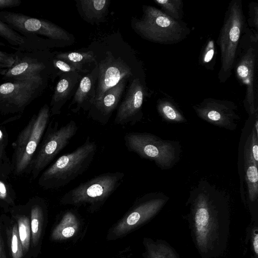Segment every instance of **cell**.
I'll list each match as a JSON object with an SVG mask.
<instances>
[{
  "label": "cell",
  "instance_id": "39",
  "mask_svg": "<svg viewBox=\"0 0 258 258\" xmlns=\"http://www.w3.org/2000/svg\"><path fill=\"white\" fill-rule=\"evenodd\" d=\"M7 196L6 187L4 183L0 181V198L5 200L7 198Z\"/></svg>",
  "mask_w": 258,
  "mask_h": 258
},
{
  "label": "cell",
  "instance_id": "34",
  "mask_svg": "<svg viewBox=\"0 0 258 258\" xmlns=\"http://www.w3.org/2000/svg\"><path fill=\"white\" fill-rule=\"evenodd\" d=\"M258 135L256 134L254 128H253L248 138L249 147L252 157L257 164H258Z\"/></svg>",
  "mask_w": 258,
  "mask_h": 258
},
{
  "label": "cell",
  "instance_id": "13",
  "mask_svg": "<svg viewBox=\"0 0 258 258\" xmlns=\"http://www.w3.org/2000/svg\"><path fill=\"white\" fill-rule=\"evenodd\" d=\"M192 108L201 119L231 131L236 128L240 119L236 104L230 100L206 98Z\"/></svg>",
  "mask_w": 258,
  "mask_h": 258
},
{
  "label": "cell",
  "instance_id": "18",
  "mask_svg": "<svg viewBox=\"0 0 258 258\" xmlns=\"http://www.w3.org/2000/svg\"><path fill=\"white\" fill-rule=\"evenodd\" d=\"M98 67L97 64L92 72L84 77L80 81L70 107L74 112H78L81 108L84 110L90 109L95 98V84L97 81Z\"/></svg>",
  "mask_w": 258,
  "mask_h": 258
},
{
  "label": "cell",
  "instance_id": "22",
  "mask_svg": "<svg viewBox=\"0 0 258 258\" xmlns=\"http://www.w3.org/2000/svg\"><path fill=\"white\" fill-rule=\"evenodd\" d=\"M78 228V221L75 215L71 212H67L59 224L55 228L52 238L61 240L72 237Z\"/></svg>",
  "mask_w": 258,
  "mask_h": 258
},
{
  "label": "cell",
  "instance_id": "9",
  "mask_svg": "<svg viewBox=\"0 0 258 258\" xmlns=\"http://www.w3.org/2000/svg\"><path fill=\"white\" fill-rule=\"evenodd\" d=\"M47 77H35L0 84V113L22 111L47 86Z\"/></svg>",
  "mask_w": 258,
  "mask_h": 258
},
{
  "label": "cell",
  "instance_id": "21",
  "mask_svg": "<svg viewBox=\"0 0 258 258\" xmlns=\"http://www.w3.org/2000/svg\"><path fill=\"white\" fill-rule=\"evenodd\" d=\"M243 155L245 179L248 197L249 200L253 202L257 199L258 196V164L252 157L248 139L244 148Z\"/></svg>",
  "mask_w": 258,
  "mask_h": 258
},
{
  "label": "cell",
  "instance_id": "17",
  "mask_svg": "<svg viewBox=\"0 0 258 258\" xmlns=\"http://www.w3.org/2000/svg\"><path fill=\"white\" fill-rule=\"evenodd\" d=\"M126 80H121L117 85L108 89L99 101L93 103L89 110V117L102 124L107 123L120 100Z\"/></svg>",
  "mask_w": 258,
  "mask_h": 258
},
{
  "label": "cell",
  "instance_id": "10",
  "mask_svg": "<svg viewBox=\"0 0 258 258\" xmlns=\"http://www.w3.org/2000/svg\"><path fill=\"white\" fill-rule=\"evenodd\" d=\"M49 115L50 108L44 104L19 135L14 147L17 173L22 172L30 164L46 128Z\"/></svg>",
  "mask_w": 258,
  "mask_h": 258
},
{
  "label": "cell",
  "instance_id": "38",
  "mask_svg": "<svg viewBox=\"0 0 258 258\" xmlns=\"http://www.w3.org/2000/svg\"><path fill=\"white\" fill-rule=\"evenodd\" d=\"M252 239V246L253 250L256 254L258 253V234L257 230H255V233H254Z\"/></svg>",
  "mask_w": 258,
  "mask_h": 258
},
{
  "label": "cell",
  "instance_id": "2",
  "mask_svg": "<svg viewBox=\"0 0 258 258\" xmlns=\"http://www.w3.org/2000/svg\"><path fill=\"white\" fill-rule=\"evenodd\" d=\"M258 33L246 25L240 38L233 70L245 88L244 106L249 115L258 112Z\"/></svg>",
  "mask_w": 258,
  "mask_h": 258
},
{
  "label": "cell",
  "instance_id": "5",
  "mask_svg": "<svg viewBox=\"0 0 258 258\" xmlns=\"http://www.w3.org/2000/svg\"><path fill=\"white\" fill-rule=\"evenodd\" d=\"M143 15L134 23L136 31L143 38L152 42L171 45L184 40L191 30L182 20H176L160 9L144 6Z\"/></svg>",
  "mask_w": 258,
  "mask_h": 258
},
{
  "label": "cell",
  "instance_id": "30",
  "mask_svg": "<svg viewBox=\"0 0 258 258\" xmlns=\"http://www.w3.org/2000/svg\"><path fill=\"white\" fill-rule=\"evenodd\" d=\"M53 69L63 73H79L83 72V67L75 65L64 60L56 59L53 57L52 59Z\"/></svg>",
  "mask_w": 258,
  "mask_h": 258
},
{
  "label": "cell",
  "instance_id": "35",
  "mask_svg": "<svg viewBox=\"0 0 258 258\" xmlns=\"http://www.w3.org/2000/svg\"><path fill=\"white\" fill-rule=\"evenodd\" d=\"M22 3L20 0H0V10L17 7Z\"/></svg>",
  "mask_w": 258,
  "mask_h": 258
},
{
  "label": "cell",
  "instance_id": "37",
  "mask_svg": "<svg viewBox=\"0 0 258 258\" xmlns=\"http://www.w3.org/2000/svg\"><path fill=\"white\" fill-rule=\"evenodd\" d=\"M0 258H7L5 247L0 231Z\"/></svg>",
  "mask_w": 258,
  "mask_h": 258
},
{
  "label": "cell",
  "instance_id": "33",
  "mask_svg": "<svg viewBox=\"0 0 258 258\" xmlns=\"http://www.w3.org/2000/svg\"><path fill=\"white\" fill-rule=\"evenodd\" d=\"M14 53H8L0 50V75L3 76L15 63Z\"/></svg>",
  "mask_w": 258,
  "mask_h": 258
},
{
  "label": "cell",
  "instance_id": "16",
  "mask_svg": "<svg viewBox=\"0 0 258 258\" xmlns=\"http://www.w3.org/2000/svg\"><path fill=\"white\" fill-rule=\"evenodd\" d=\"M97 86L94 102L99 101L104 93L121 80L132 75L131 68L120 58L109 55L98 65Z\"/></svg>",
  "mask_w": 258,
  "mask_h": 258
},
{
  "label": "cell",
  "instance_id": "29",
  "mask_svg": "<svg viewBox=\"0 0 258 258\" xmlns=\"http://www.w3.org/2000/svg\"><path fill=\"white\" fill-rule=\"evenodd\" d=\"M19 238L23 252H26L29 248L31 238L30 221L26 216H19L17 218Z\"/></svg>",
  "mask_w": 258,
  "mask_h": 258
},
{
  "label": "cell",
  "instance_id": "36",
  "mask_svg": "<svg viewBox=\"0 0 258 258\" xmlns=\"http://www.w3.org/2000/svg\"><path fill=\"white\" fill-rule=\"evenodd\" d=\"M5 147V136L2 131L0 129V158H2L3 155Z\"/></svg>",
  "mask_w": 258,
  "mask_h": 258
},
{
  "label": "cell",
  "instance_id": "7",
  "mask_svg": "<svg viewBox=\"0 0 258 258\" xmlns=\"http://www.w3.org/2000/svg\"><path fill=\"white\" fill-rule=\"evenodd\" d=\"M122 172L104 173L82 183L64 194L63 204L95 205L104 202L122 182Z\"/></svg>",
  "mask_w": 258,
  "mask_h": 258
},
{
  "label": "cell",
  "instance_id": "1",
  "mask_svg": "<svg viewBox=\"0 0 258 258\" xmlns=\"http://www.w3.org/2000/svg\"><path fill=\"white\" fill-rule=\"evenodd\" d=\"M190 194L194 231L202 249L213 239L214 225L219 224L221 212L226 210V200L221 192L206 182L200 183Z\"/></svg>",
  "mask_w": 258,
  "mask_h": 258
},
{
  "label": "cell",
  "instance_id": "8",
  "mask_svg": "<svg viewBox=\"0 0 258 258\" xmlns=\"http://www.w3.org/2000/svg\"><path fill=\"white\" fill-rule=\"evenodd\" d=\"M0 20L22 35L36 40L45 47L48 44L44 37L48 41L71 39L70 34L63 29L44 19L4 11H0Z\"/></svg>",
  "mask_w": 258,
  "mask_h": 258
},
{
  "label": "cell",
  "instance_id": "15",
  "mask_svg": "<svg viewBox=\"0 0 258 258\" xmlns=\"http://www.w3.org/2000/svg\"><path fill=\"white\" fill-rule=\"evenodd\" d=\"M147 93V88L139 78L133 80L117 110L114 123L133 125L140 121L143 117L142 105Z\"/></svg>",
  "mask_w": 258,
  "mask_h": 258
},
{
  "label": "cell",
  "instance_id": "4",
  "mask_svg": "<svg viewBox=\"0 0 258 258\" xmlns=\"http://www.w3.org/2000/svg\"><path fill=\"white\" fill-rule=\"evenodd\" d=\"M97 150L96 143L88 137L76 150L59 157L46 169L40 178V183L47 188L66 186L87 170Z\"/></svg>",
  "mask_w": 258,
  "mask_h": 258
},
{
  "label": "cell",
  "instance_id": "6",
  "mask_svg": "<svg viewBox=\"0 0 258 258\" xmlns=\"http://www.w3.org/2000/svg\"><path fill=\"white\" fill-rule=\"evenodd\" d=\"M124 141L129 151L154 161L162 169L171 168L179 156L176 143L163 140L150 133L128 132L124 135Z\"/></svg>",
  "mask_w": 258,
  "mask_h": 258
},
{
  "label": "cell",
  "instance_id": "28",
  "mask_svg": "<svg viewBox=\"0 0 258 258\" xmlns=\"http://www.w3.org/2000/svg\"><path fill=\"white\" fill-rule=\"evenodd\" d=\"M43 211L39 205H35L31 210L30 227L32 235V241L36 246L39 240L43 222Z\"/></svg>",
  "mask_w": 258,
  "mask_h": 258
},
{
  "label": "cell",
  "instance_id": "3",
  "mask_svg": "<svg viewBox=\"0 0 258 258\" xmlns=\"http://www.w3.org/2000/svg\"><path fill=\"white\" fill-rule=\"evenodd\" d=\"M246 25L242 0H231L217 40L221 61L218 79L221 83H225L232 75L239 40Z\"/></svg>",
  "mask_w": 258,
  "mask_h": 258
},
{
  "label": "cell",
  "instance_id": "14",
  "mask_svg": "<svg viewBox=\"0 0 258 258\" xmlns=\"http://www.w3.org/2000/svg\"><path fill=\"white\" fill-rule=\"evenodd\" d=\"M168 198L160 194L150 193L137 200L134 208L114 229L117 235L123 234L155 215Z\"/></svg>",
  "mask_w": 258,
  "mask_h": 258
},
{
  "label": "cell",
  "instance_id": "12",
  "mask_svg": "<svg viewBox=\"0 0 258 258\" xmlns=\"http://www.w3.org/2000/svg\"><path fill=\"white\" fill-rule=\"evenodd\" d=\"M78 130V125L73 120L60 127H58L57 122L53 126L49 125L34 159L33 171L35 176L69 144Z\"/></svg>",
  "mask_w": 258,
  "mask_h": 258
},
{
  "label": "cell",
  "instance_id": "26",
  "mask_svg": "<svg viewBox=\"0 0 258 258\" xmlns=\"http://www.w3.org/2000/svg\"><path fill=\"white\" fill-rule=\"evenodd\" d=\"M154 2L167 16L176 20H182L183 17L182 0H155Z\"/></svg>",
  "mask_w": 258,
  "mask_h": 258
},
{
  "label": "cell",
  "instance_id": "31",
  "mask_svg": "<svg viewBox=\"0 0 258 258\" xmlns=\"http://www.w3.org/2000/svg\"><path fill=\"white\" fill-rule=\"evenodd\" d=\"M11 253L13 258H22L23 251L20 241L18 225L13 226L11 237Z\"/></svg>",
  "mask_w": 258,
  "mask_h": 258
},
{
  "label": "cell",
  "instance_id": "32",
  "mask_svg": "<svg viewBox=\"0 0 258 258\" xmlns=\"http://www.w3.org/2000/svg\"><path fill=\"white\" fill-rule=\"evenodd\" d=\"M247 26L258 33V4L252 2L248 4V18L246 20Z\"/></svg>",
  "mask_w": 258,
  "mask_h": 258
},
{
  "label": "cell",
  "instance_id": "27",
  "mask_svg": "<svg viewBox=\"0 0 258 258\" xmlns=\"http://www.w3.org/2000/svg\"><path fill=\"white\" fill-rule=\"evenodd\" d=\"M56 59H61L68 62L83 67L85 63L95 61V57L93 51L70 52L59 53L53 56Z\"/></svg>",
  "mask_w": 258,
  "mask_h": 258
},
{
  "label": "cell",
  "instance_id": "24",
  "mask_svg": "<svg viewBox=\"0 0 258 258\" xmlns=\"http://www.w3.org/2000/svg\"><path fill=\"white\" fill-rule=\"evenodd\" d=\"M109 1L81 0L80 7L87 20H99L106 14L109 6Z\"/></svg>",
  "mask_w": 258,
  "mask_h": 258
},
{
  "label": "cell",
  "instance_id": "40",
  "mask_svg": "<svg viewBox=\"0 0 258 258\" xmlns=\"http://www.w3.org/2000/svg\"><path fill=\"white\" fill-rule=\"evenodd\" d=\"M0 46H5V44L4 43L0 41Z\"/></svg>",
  "mask_w": 258,
  "mask_h": 258
},
{
  "label": "cell",
  "instance_id": "25",
  "mask_svg": "<svg viewBox=\"0 0 258 258\" xmlns=\"http://www.w3.org/2000/svg\"><path fill=\"white\" fill-rule=\"evenodd\" d=\"M217 53L215 41L210 38L202 47L199 58V63L207 70H214Z\"/></svg>",
  "mask_w": 258,
  "mask_h": 258
},
{
  "label": "cell",
  "instance_id": "23",
  "mask_svg": "<svg viewBox=\"0 0 258 258\" xmlns=\"http://www.w3.org/2000/svg\"><path fill=\"white\" fill-rule=\"evenodd\" d=\"M157 110L165 120L171 122H185L186 119L177 105L168 98H160L157 102Z\"/></svg>",
  "mask_w": 258,
  "mask_h": 258
},
{
  "label": "cell",
  "instance_id": "11",
  "mask_svg": "<svg viewBox=\"0 0 258 258\" xmlns=\"http://www.w3.org/2000/svg\"><path fill=\"white\" fill-rule=\"evenodd\" d=\"M14 64L2 76L7 82L20 81L35 77H48L52 59L44 49L16 51Z\"/></svg>",
  "mask_w": 258,
  "mask_h": 258
},
{
  "label": "cell",
  "instance_id": "20",
  "mask_svg": "<svg viewBox=\"0 0 258 258\" xmlns=\"http://www.w3.org/2000/svg\"><path fill=\"white\" fill-rule=\"evenodd\" d=\"M0 36L16 51H32L46 47L35 39L22 35L9 25L0 20Z\"/></svg>",
  "mask_w": 258,
  "mask_h": 258
},
{
  "label": "cell",
  "instance_id": "19",
  "mask_svg": "<svg viewBox=\"0 0 258 258\" xmlns=\"http://www.w3.org/2000/svg\"><path fill=\"white\" fill-rule=\"evenodd\" d=\"M80 77L78 73L74 72L61 75L55 87L50 102V111L52 115L60 113L62 107L69 98Z\"/></svg>",
  "mask_w": 258,
  "mask_h": 258
}]
</instances>
